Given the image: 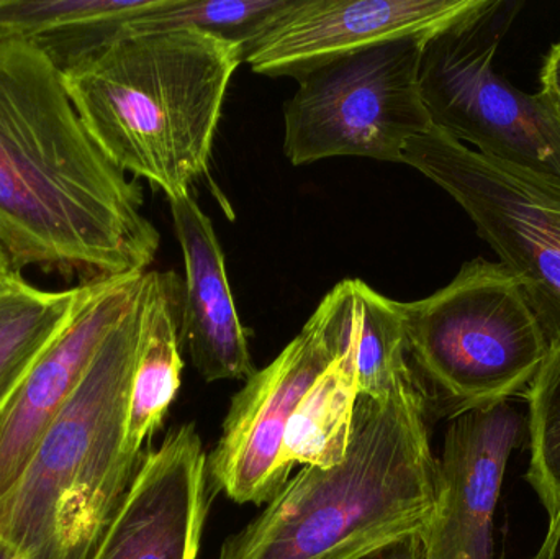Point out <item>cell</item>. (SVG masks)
<instances>
[{"label":"cell","instance_id":"obj_1","mask_svg":"<svg viewBox=\"0 0 560 559\" xmlns=\"http://www.w3.org/2000/svg\"><path fill=\"white\" fill-rule=\"evenodd\" d=\"M143 202L85 130L61 72L0 36V246L13 271L79 284L147 272L160 232Z\"/></svg>","mask_w":560,"mask_h":559},{"label":"cell","instance_id":"obj_2","mask_svg":"<svg viewBox=\"0 0 560 559\" xmlns=\"http://www.w3.org/2000/svg\"><path fill=\"white\" fill-rule=\"evenodd\" d=\"M421 386L359 397L345 459L303 466L219 559H358L428 532L440 502Z\"/></svg>","mask_w":560,"mask_h":559},{"label":"cell","instance_id":"obj_3","mask_svg":"<svg viewBox=\"0 0 560 559\" xmlns=\"http://www.w3.org/2000/svg\"><path fill=\"white\" fill-rule=\"evenodd\" d=\"M242 62V46L199 30L128 33L62 79L107 160L173 200L189 196L209 170L223 101Z\"/></svg>","mask_w":560,"mask_h":559},{"label":"cell","instance_id":"obj_4","mask_svg":"<svg viewBox=\"0 0 560 559\" xmlns=\"http://www.w3.org/2000/svg\"><path fill=\"white\" fill-rule=\"evenodd\" d=\"M141 318L143 278L25 471L0 499V540L16 558L94 559L124 505L144 458L125 449Z\"/></svg>","mask_w":560,"mask_h":559},{"label":"cell","instance_id":"obj_5","mask_svg":"<svg viewBox=\"0 0 560 559\" xmlns=\"http://www.w3.org/2000/svg\"><path fill=\"white\" fill-rule=\"evenodd\" d=\"M398 307L424 399L451 419L526 394L551 350L522 282L502 263L472 259L430 298Z\"/></svg>","mask_w":560,"mask_h":559},{"label":"cell","instance_id":"obj_6","mask_svg":"<svg viewBox=\"0 0 560 559\" xmlns=\"http://www.w3.org/2000/svg\"><path fill=\"white\" fill-rule=\"evenodd\" d=\"M427 38L369 46L296 78L299 88L283 107L290 163L339 156L401 163L407 144L433 127L418 84Z\"/></svg>","mask_w":560,"mask_h":559},{"label":"cell","instance_id":"obj_7","mask_svg":"<svg viewBox=\"0 0 560 559\" xmlns=\"http://www.w3.org/2000/svg\"><path fill=\"white\" fill-rule=\"evenodd\" d=\"M424 39L421 101L431 125L490 160L560 179V117L541 91L497 74L500 9Z\"/></svg>","mask_w":560,"mask_h":559},{"label":"cell","instance_id":"obj_8","mask_svg":"<svg viewBox=\"0 0 560 559\" xmlns=\"http://www.w3.org/2000/svg\"><path fill=\"white\" fill-rule=\"evenodd\" d=\"M401 163L446 190L516 276L551 350L560 348V179L490 160L431 127ZM549 350V351H551Z\"/></svg>","mask_w":560,"mask_h":559},{"label":"cell","instance_id":"obj_9","mask_svg":"<svg viewBox=\"0 0 560 559\" xmlns=\"http://www.w3.org/2000/svg\"><path fill=\"white\" fill-rule=\"evenodd\" d=\"M345 311L339 282L279 357L255 371L233 397L207 471L213 488L236 504H269L289 482L287 426L296 404L341 351Z\"/></svg>","mask_w":560,"mask_h":559},{"label":"cell","instance_id":"obj_10","mask_svg":"<svg viewBox=\"0 0 560 559\" xmlns=\"http://www.w3.org/2000/svg\"><path fill=\"white\" fill-rule=\"evenodd\" d=\"M495 0H289L246 46L265 75H292L369 46L427 36L499 9Z\"/></svg>","mask_w":560,"mask_h":559},{"label":"cell","instance_id":"obj_11","mask_svg":"<svg viewBox=\"0 0 560 559\" xmlns=\"http://www.w3.org/2000/svg\"><path fill=\"white\" fill-rule=\"evenodd\" d=\"M143 275L88 284L68 325L0 410V499L16 485L39 440L130 307Z\"/></svg>","mask_w":560,"mask_h":559},{"label":"cell","instance_id":"obj_12","mask_svg":"<svg viewBox=\"0 0 560 559\" xmlns=\"http://www.w3.org/2000/svg\"><path fill=\"white\" fill-rule=\"evenodd\" d=\"M522 433L523 417L510 403L451 420L438 462L440 502L427 532L430 559H495L493 515Z\"/></svg>","mask_w":560,"mask_h":559},{"label":"cell","instance_id":"obj_13","mask_svg":"<svg viewBox=\"0 0 560 559\" xmlns=\"http://www.w3.org/2000/svg\"><path fill=\"white\" fill-rule=\"evenodd\" d=\"M207 463L192 423L144 455L94 559H197L209 514Z\"/></svg>","mask_w":560,"mask_h":559},{"label":"cell","instance_id":"obj_14","mask_svg":"<svg viewBox=\"0 0 560 559\" xmlns=\"http://www.w3.org/2000/svg\"><path fill=\"white\" fill-rule=\"evenodd\" d=\"M170 202L186 268L183 345L207 383L248 381L256 370L212 220L190 194Z\"/></svg>","mask_w":560,"mask_h":559},{"label":"cell","instance_id":"obj_15","mask_svg":"<svg viewBox=\"0 0 560 559\" xmlns=\"http://www.w3.org/2000/svg\"><path fill=\"white\" fill-rule=\"evenodd\" d=\"M183 307L184 279L174 272H144L143 318L125 433L130 455L143 456V443L163 426L179 393Z\"/></svg>","mask_w":560,"mask_h":559},{"label":"cell","instance_id":"obj_16","mask_svg":"<svg viewBox=\"0 0 560 559\" xmlns=\"http://www.w3.org/2000/svg\"><path fill=\"white\" fill-rule=\"evenodd\" d=\"M346 315L342 348L302 397L287 426V465L329 469L345 459L359 400L351 341V279L345 281Z\"/></svg>","mask_w":560,"mask_h":559},{"label":"cell","instance_id":"obj_17","mask_svg":"<svg viewBox=\"0 0 560 559\" xmlns=\"http://www.w3.org/2000/svg\"><path fill=\"white\" fill-rule=\"evenodd\" d=\"M85 289L45 291L15 271L0 278V410L68 325Z\"/></svg>","mask_w":560,"mask_h":559},{"label":"cell","instance_id":"obj_18","mask_svg":"<svg viewBox=\"0 0 560 559\" xmlns=\"http://www.w3.org/2000/svg\"><path fill=\"white\" fill-rule=\"evenodd\" d=\"M351 341L359 397L384 400L398 391L420 386L397 301L351 279Z\"/></svg>","mask_w":560,"mask_h":559},{"label":"cell","instance_id":"obj_19","mask_svg":"<svg viewBox=\"0 0 560 559\" xmlns=\"http://www.w3.org/2000/svg\"><path fill=\"white\" fill-rule=\"evenodd\" d=\"M289 0H161L131 20L128 33L192 28L236 43L245 49Z\"/></svg>","mask_w":560,"mask_h":559},{"label":"cell","instance_id":"obj_20","mask_svg":"<svg viewBox=\"0 0 560 559\" xmlns=\"http://www.w3.org/2000/svg\"><path fill=\"white\" fill-rule=\"evenodd\" d=\"M525 396L532 449L526 479L541 499L549 522H555L560 519V348L549 351Z\"/></svg>","mask_w":560,"mask_h":559},{"label":"cell","instance_id":"obj_21","mask_svg":"<svg viewBox=\"0 0 560 559\" xmlns=\"http://www.w3.org/2000/svg\"><path fill=\"white\" fill-rule=\"evenodd\" d=\"M358 559H430L427 532L405 535Z\"/></svg>","mask_w":560,"mask_h":559},{"label":"cell","instance_id":"obj_22","mask_svg":"<svg viewBox=\"0 0 560 559\" xmlns=\"http://www.w3.org/2000/svg\"><path fill=\"white\" fill-rule=\"evenodd\" d=\"M541 92L560 117V42L552 46L542 65Z\"/></svg>","mask_w":560,"mask_h":559},{"label":"cell","instance_id":"obj_23","mask_svg":"<svg viewBox=\"0 0 560 559\" xmlns=\"http://www.w3.org/2000/svg\"><path fill=\"white\" fill-rule=\"evenodd\" d=\"M533 559H560V519L549 522L548 534Z\"/></svg>","mask_w":560,"mask_h":559},{"label":"cell","instance_id":"obj_24","mask_svg":"<svg viewBox=\"0 0 560 559\" xmlns=\"http://www.w3.org/2000/svg\"><path fill=\"white\" fill-rule=\"evenodd\" d=\"M12 266H10V259L9 256L5 255V252H3L2 246H0V278L2 276L9 275V272H12Z\"/></svg>","mask_w":560,"mask_h":559},{"label":"cell","instance_id":"obj_25","mask_svg":"<svg viewBox=\"0 0 560 559\" xmlns=\"http://www.w3.org/2000/svg\"><path fill=\"white\" fill-rule=\"evenodd\" d=\"M15 558V554L0 540V559H12Z\"/></svg>","mask_w":560,"mask_h":559},{"label":"cell","instance_id":"obj_26","mask_svg":"<svg viewBox=\"0 0 560 559\" xmlns=\"http://www.w3.org/2000/svg\"><path fill=\"white\" fill-rule=\"evenodd\" d=\"M12 559H22V558H16V557H15V558H12Z\"/></svg>","mask_w":560,"mask_h":559}]
</instances>
